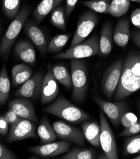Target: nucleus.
<instances>
[{
	"mask_svg": "<svg viewBox=\"0 0 140 159\" xmlns=\"http://www.w3.org/2000/svg\"><path fill=\"white\" fill-rule=\"evenodd\" d=\"M36 125L33 121L22 119L17 123L10 125L7 141H21L28 138H37Z\"/></svg>",
	"mask_w": 140,
	"mask_h": 159,
	"instance_id": "10",
	"label": "nucleus"
},
{
	"mask_svg": "<svg viewBox=\"0 0 140 159\" xmlns=\"http://www.w3.org/2000/svg\"><path fill=\"white\" fill-rule=\"evenodd\" d=\"M70 36L71 34H63L55 36L48 44L47 52L56 54L62 52V50L67 44Z\"/></svg>",
	"mask_w": 140,
	"mask_h": 159,
	"instance_id": "27",
	"label": "nucleus"
},
{
	"mask_svg": "<svg viewBox=\"0 0 140 159\" xmlns=\"http://www.w3.org/2000/svg\"><path fill=\"white\" fill-rule=\"evenodd\" d=\"M99 21L95 12L88 11L83 13L78 20L75 33L71 43V47L83 41L94 29Z\"/></svg>",
	"mask_w": 140,
	"mask_h": 159,
	"instance_id": "7",
	"label": "nucleus"
},
{
	"mask_svg": "<svg viewBox=\"0 0 140 159\" xmlns=\"http://www.w3.org/2000/svg\"><path fill=\"white\" fill-rule=\"evenodd\" d=\"M100 144L108 159L119 158L116 142L112 130L102 111H100Z\"/></svg>",
	"mask_w": 140,
	"mask_h": 159,
	"instance_id": "6",
	"label": "nucleus"
},
{
	"mask_svg": "<svg viewBox=\"0 0 140 159\" xmlns=\"http://www.w3.org/2000/svg\"><path fill=\"white\" fill-rule=\"evenodd\" d=\"M53 127L58 138L69 141L81 147L85 145V138L80 128L61 120L54 122Z\"/></svg>",
	"mask_w": 140,
	"mask_h": 159,
	"instance_id": "9",
	"label": "nucleus"
},
{
	"mask_svg": "<svg viewBox=\"0 0 140 159\" xmlns=\"http://www.w3.org/2000/svg\"><path fill=\"white\" fill-rule=\"evenodd\" d=\"M44 77L41 72H37L19 88L15 96L26 98H38L40 97Z\"/></svg>",
	"mask_w": 140,
	"mask_h": 159,
	"instance_id": "11",
	"label": "nucleus"
},
{
	"mask_svg": "<svg viewBox=\"0 0 140 159\" xmlns=\"http://www.w3.org/2000/svg\"><path fill=\"white\" fill-rule=\"evenodd\" d=\"M52 70L53 75L57 82L67 89L72 88L71 75L65 66H55Z\"/></svg>",
	"mask_w": 140,
	"mask_h": 159,
	"instance_id": "25",
	"label": "nucleus"
},
{
	"mask_svg": "<svg viewBox=\"0 0 140 159\" xmlns=\"http://www.w3.org/2000/svg\"><path fill=\"white\" fill-rule=\"evenodd\" d=\"M71 147L69 141L63 140L28 147V150L42 158H50L67 153Z\"/></svg>",
	"mask_w": 140,
	"mask_h": 159,
	"instance_id": "12",
	"label": "nucleus"
},
{
	"mask_svg": "<svg viewBox=\"0 0 140 159\" xmlns=\"http://www.w3.org/2000/svg\"><path fill=\"white\" fill-rule=\"evenodd\" d=\"M17 156L5 145L0 143V159H16Z\"/></svg>",
	"mask_w": 140,
	"mask_h": 159,
	"instance_id": "35",
	"label": "nucleus"
},
{
	"mask_svg": "<svg viewBox=\"0 0 140 159\" xmlns=\"http://www.w3.org/2000/svg\"><path fill=\"white\" fill-rule=\"evenodd\" d=\"M136 153H140V135H134L128 138L124 145V157Z\"/></svg>",
	"mask_w": 140,
	"mask_h": 159,
	"instance_id": "31",
	"label": "nucleus"
},
{
	"mask_svg": "<svg viewBox=\"0 0 140 159\" xmlns=\"http://www.w3.org/2000/svg\"><path fill=\"white\" fill-rule=\"evenodd\" d=\"M113 41L119 47L126 46L130 38L129 22L127 17L119 20L113 31Z\"/></svg>",
	"mask_w": 140,
	"mask_h": 159,
	"instance_id": "18",
	"label": "nucleus"
},
{
	"mask_svg": "<svg viewBox=\"0 0 140 159\" xmlns=\"http://www.w3.org/2000/svg\"><path fill=\"white\" fill-rule=\"evenodd\" d=\"M131 20L134 25L140 29V8L136 9L133 11L131 15Z\"/></svg>",
	"mask_w": 140,
	"mask_h": 159,
	"instance_id": "39",
	"label": "nucleus"
},
{
	"mask_svg": "<svg viewBox=\"0 0 140 159\" xmlns=\"http://www.w3.org/2000/svg\"><path fill=\"white\" fill-rule=\"evenodd\" d=\"M5 117L10 125H13L15 123H17L18 121H19L20 120H21L22 119L20 117H19L11 108H9L8 110L6 112V114L5 115Z\"/></svg>",
	"mask_w": 140,
	"mask_h": 159,
	"instance_id": "36",
	"label": "nucleus"
},
{
	"mask_svg": "<svg viewBox=\"0 0 140 159\" xmlns=\"http://www.w3.org/2000/svg\"><path fill=\"white\" fill-rule=\"evenodd\" d=\"M83 135L90 144L99 147L100 144V126L95 121H85L82 124Z\"/></svg>",
	"mask_w": 140,
	"mask_h": 159,
	"instance_id": "21",
	"label": "nucleus"
},
{
	"mask_svg": "<svg viewBox=\"0 0 140 159\" xmlns=\"http://www.w3.org/2000/svg\"><path fill=\"white\" fill-rule=\"evenodd\" d=\"M11 84L8 77L6 67L3 65L0 72V106L4 105L10 95Z\"/></svg>",
	"mask_w": 140,
	"mask_h": 159,
	"instance_id": "24",
	"label": "nucleus"
},
{
	"mask_svg": "<svg viewBox=\"0 0 140 159\" xmlns=\"http://www.w3.org/2000/svg\"><path fill=\"white\" fill-rule=\"evenodd\" d=\"M99 53V39L95 34L68 50L53 57L54 59H82Z\"/></svg>",
	"mask_w": 140,
	"mask_h": 159,
	"instance_id": "5",
	"label": "nucleus"
},
{
	"mask_svg": "<svg viewBox=\"0 0 140 159\" xmlns=\"http://www.w3.org/2000/svg\"><path fill=\"white\" fill-rule=\"evenodd\" d=\"M8 107L21 118L37 122L34 106L32 102L26 98L19 97L9 102Z\"/></svg>",
	"mask_w": 140,
	"mask_h": 159,
	"instance_id": "15",
	"label": "nucleus"
},
{
	"mask_svg": "<svg viewBox=\"0 0 140 159\" xmlns=\"http://www.w3.org/2000/svg\"><path fill=\"white\" fill-rule=\"evenodd\" d=\"M140 89V52H131L122 61L120 81L114 94L119 102Z\"/></svg>",
	"mask_w": 140,
	"mask_h": 159,
	"instance_id": "1",
	"label": "nucleus"
},
{
	"mask_svg": "<svg viewBox=\"0 0 140 159\" xmlns=\"http://www.w3.org/2000/svg\"><path fill=\"white\" fill-rule=\"evenodd\" d=\"M21 0H2V10L4 15L13 19L20 10Z\"/></svg>",
	"mask_w": 140,
	"mask_h": 159,
	"instance_id": "30",
	"label": "nucleus"
},
{
	"mask_svg": "<svg viewBox=\"0 0 140 159\" xmlns=\"http://www.w3.org/2000/svg\"><path fill=\"white\" fill-rule=\"evenodd\" d=\"M78 0H66V7H65V11H66V17L69 18L71 15V13L75 8L77 3Z\"/></svg>",
	"mask_w": 140,
	"mask_h": 159,
	"instance_id": "37",
	"label": "nucleus"
},
{
	"mask_svg": "<svg viewBox=\"0 0 140 159\" xmlns=\"http://www.w3.org/2000/svg\"><path fill=\"white\" fill-rule=\"evenodd\" d=\"M59 91L57 81L54 78L51 66L44 77L42 86L40 102L42 105H48L52 103L57 97Z\"/></svg>",
	"mask_w": 140,
	"mask_h": 159,
	"instance_id": "14",
	"label": "nucleus"
},
{
	"mask_svg": "<svg viewBox=\"0 0 140 159\" xmlns=\"http://www.w3.org/2000/svg\"><path fill=\"white\" fill-rule=\"evenodd\" d=\"M71 75L72 80V99L83 103L88 91V76L85 63L81 59H71Z\"/></svg>",
	"mask_w": 140,
	"mask_h": 159,
	"instance_id": "4",
	"label": "nucleus"
},
{
	"mask_svg": "<svg viewBox=\"0 0 140 159\" xmlns=\"http://www.w3.org/2000/svg\"><path fill=\"white\" fill-rule=\"evenodd\" d=\"M0 30H1V25H0Z\"/></svg>",
	"mask_w": 140,
	"mask_h": 159,
	"instance_id": "45",
	"label": "nucleus"
},
{
	"mask_svg": "<svg viewBox=\"0 0 140 159\" xmlns=\"http://www.w3.org/2000/svg\"><path fill=\"white\" fill-rule=\"evenodd\" d=\"M140 132V122H138L135 124L128 127L121 131L117 136L119 137H129L136 135Z\"/></svg>",
	"mask_w": 140,
	"mask_h": 159,
	"instance_id": "34",
	"label": "nucleus"
},
{
	"mask_svg": "<svg viewBox=\"0 0 140 159\" xmlns=\"http://www.w3.org/2000/svg\"><path fill=\"white\" fill-rule=\"evenodd\" d=\"M43 111L66 121L73 123H80L90 119V116L71 103L63 96H59L50 105L43 108Z\"/></svg>",
	"mask_w": 140,
	"mask_h": 159,
	"instance_id": "2",
	"label": "nucleus"
},
{
	"mask_svg": "<svg viewBox=\"0 0 140 159\" xmlns=\"http://www.w3.org/2000/svg\"><path fill=\"white\" fill-rule=\"evenodd\" d=\"M61 159H94L96 158L95 151L90 148L74 147L66 155L60 157Z\"/></svg>",
	"mask_w": 140,
	"mask_h": 159,
	"instance_id": "26",
	"label": "nucleus"
},
{
	"mask_svg": "<svg viewBox=\"0 0 140 159\" xmlns=\"http://www.w3.org/2000/svg\"><path fill=\"white\" fill-rule=\"evenodd\" d=\"M138 122V117L132 112H125L120 120V122L124 128H128Z\"/></svg>",
	"mask_w": 140,
	"mask_h": 159,
	"instance_id": "33",
	"label": "nucleus"
},
{
	"mask_svg": "<svg viewBox=\"0 0 140 159\" xmlns=\"http://www.w3.org/2000/svg\"><path fill=\"white\" fill-rule=\"evenodd\" d=\"M129 1H131V2H136V3H140V0H129Z\"/></svg>",
	"mask_w": 140,
	"mask_h": 159,
	"instance_id": "42",
	"label": "nucleus"
},
{
	"mask_svg": "<svg viewBox=\"0 0 140 159\" xmlns=\"http://www.w3.org/2000/svg\"><path fill=\"white\" fill-rule=\"evenodd\" d=\"M30 12L28 7H22L8 26L0 43V56L7 60L11 48L20 33Z\"/></svg>",
	"mask_w": 140,
	"mask_h": 159,
	"instance_id": "3",
	"label": "nucleus"
},
{
	"mask_svg": "<svg viewBox=\"0 0 140 159\" xmlns=\"http://www.w3.org/2000/svg\"><path fill=\"white\" fill-rule=\"evenodd\" d=\"M132 38L134 43L137 46L140 48V31L134 32L133 34Z\"/></svg>",
	"mask_w": 140,
	"mask_h": 159,
	"instance_id": "40",
	"label": "nucleus"
},
{
	"mask_svg": "<svg viewBox=\"0 0 140 159\" xmlns=\"http://www.w3.org/2000/svg\"><path fill=\"white\" fill-rule=\"evenodd\" d=\"M134 158V159H140V155H139L135 157Z\"/></svg>",
	"mask_w": 140,
	"mask_h": 159,
	"instance_id": "43",
	"label": "nucleus"
},
{
	"mask_svg": "<svg viewBox=\"0 0 140 159\" xmlns=\"http://www.w3.org/2000/svg\"><path fill=\"white\" fill-rule=\"evenodd\" d=\"M64 0H42L37 6L32 13L36 24H40Z\"/></svg>",
	"mask_w": 140,
	"mask_h": 159,
	"instance_id": "19",
	"label": "nucleus"
},
{
	"mask_svg": "<svg viewBox=\"0 0 140 159\" xmlns=\"http://www.w3.org/2000/svg\"><path fill=\"white\" fill-rule=\"evenodd\" d=\"M98 158H101V159H108V157H107V155H106L104 153H103L102 154H101V155H100L99 156Z\"/></svg>",
	"mask_w": 140,
	"mask_h": 159,
	"instance_id": "41",
	"label": "nucleus"
},
{
	"mask_svg": "<svg viewBox=\"0 0 140 159\" xmlns=\"http://www.w3.org/2000/svg\"><path fill=\"white\" fill-rule=\"evenodd\" d=\"M92 100L99 105L113 124L118 125L120 123L121 118L126 110L125 102H107L98 97H93Z\"/></svg>",
	"mask_w": 140,
	"mask_h": 159,
	"instance_id": "13",
	"label": "nucleus"
},
{
	"mask_svg": "<svg viewBox=\"0 0 140 159\" xmlns=\"http://www.w3.org/2000/svg\"><path fill=\"white\" fill-rule=\"evenodd\" d=\"M32 69L25 63H20L13 66L11 70L13 86L17 87L22 85L32 77Z\"/></svg>",
	"mask_w": 140,
	"mask_h": 159,
	"instance_id": "22",
	"label": "nucleus"
},
{
	"mask_svg": "<svg viewBox=\"0 0 140 159\" xmlns=\"http://www.w3.org/2000/svg\"><path fill=\"white\" fill-rule=\"evenodd\" d=\"M82 4L90 10L95 13H108L110 4L103 0H88L82 2Z\"/></svg>",
	"mask_w": 140,
	"mask_h": 159,
	"instance_id": "32",
	"label": "nucleus"
},
{
	"mask_svg": "<svg viewBox=\"0 0 140 159\" xmlns=\"http://www.w3.org/2000/svg\"><path fill=\"white\" fill-rule=\"evenodd\" d=\"M37 134L39 137L41 144L49 143L55 141L56 134L53 127L51 126L47 116H44L37 128Z\"/></svg>",
	"mask_w": 140,
	"mask_h": 159,
	"instance_id": "23",
	"label": "nucleus"
},
{
	"mask_svg": "<svg viewBox=\"0 0 140 159\" xmlns=\"http://www.w3.org/2000/svg\"><path fill=\"white\" fill-rule=\"evenodd\" d=\"M9 125L5 116H0V134L2 136L7 134L9 130Z\"/></svg>",
	"mask_w": 140,
	"mask_h": 159,
	"instance_id": "38",
	"label": "nucleus"
},
{
	"mask_svg": "<svg viewBox=\"0 0 140 159\" xmlns=\"http://www.w3.org/2000/svg\"><path fill=\"white\" fill-rule=\"evenodd\" d=\"M14 52L22 61L34 65L36 61V52L33 44L27 40L19 41L14 47Z\"/></svg>",
	"mask_w": 140,
	"mask_h": 159,
	"instance_id": "17",
	"label": "nucleus"
},
{
	"mask_svg": "<svg viewBox=\"0 0 140 159\" xmlns=\"http://www.w3.org/2000/svg\"><path fill=\"white\" fill-rule=\"evenodd\" d=\"M103 1H105V2H108V1H109V0H103Z\"/></svg>",
	"mask_w": 140,
	"mask_h": 159,
	"instance_id": "44",
	"label": "nucleus"
},
{
	"mask_svg": "<svg viewBox=\"0 0 140 159\" xmlns=\"http://www.w3.org/2000/svg\"><path fill=\"white\" fill-rule=\"evenodd\" d=\"M112 28L109 23L105 24L101 30L99 39V55L106 57L109 54L112 49Z\"/></svg>",
	"mask_w": 140,
	"mask_h": 159,
	"instance_id": "20",
	"label": "nucleus"
},
{
	"mask_svg": "<svg viewBox=\"0 0 140 159\" xmlns=\"http://www.w3.org/2000/svg\"><path fill=\"white\" fill-rule=\"evenodd\" d=\"M23 29L27 37L33 42L42 56L47 52L48 43L42 30L38 27L36 22L32 20H27Z\"/></svg>",
	"mask_w": 140,
	"mask_h": 159,
	"instance_id": "16",
	"label": "nucleus"
},
{
	"mask_svg": "<svg viewBox=\"0 0 140 159\" xmlns=\"http://www.w3.org/2000/svg\"><path fill=\"white\" fill-rule=\"evenodd\" d=\"M129 6V0H112L109 6L108 13L114 17H120L128 12Z\"/></svg>",
	"mask_w": 140,
	"mask_h": 159,
	"instance_id": "29",
	"label": "nucleus"
},
{
	"mask_svg": "<svg viewBox=\"0 0 140 159\" xmlns=\"http://www.w3.org/2000/svg\"><path fill=\"white\" fill-rule=\"evenodd\" d=\"M139 106H140V104H139Z\"/></svg>",
	"mask_w": 140,
	"mask_h": 159,
	"instance_id": "46",
	"label": "nucleus"
},
{
	"mask_svg": "<svg viewBox=\"0 0 140 159\" xmlns=\"http://www.w3.org/2000/svg\"><path fill=\"white\" fill-rule=\"evenodd\" d=\"M122 61L121 60L114 61L104 74L101 84L105 96L108 99L112 98L119 83Z\"/></svg>",
	"mask_w": 140,
	"mask_h": 159,
	"instance_id": "8",
	"label": "nucleus"
},
{
	"mask_svg": "<svg viewBox=\"0 0 140 159\" xmlns=\"http://www.w3.org/2000/svg\"><path fill=\"white\" fill-rule=\"evenodd\" d=\"M66 18L65 7H64L63 6L57 7L51 12V23L56 27L63 31H65L66 30Z\"/></svg>",
	"mask_w": 140,
	"mask_h": 159,
	"instance_id": "28",
	"label": "nucleus"
}]
</instances>
